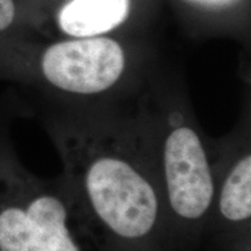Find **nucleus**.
<instances>
[{
	"mask_svg": "<svg viewBox=\"0 0 251 251\" xmlns=\"http://www.w3.org/2000/svg\"><path fill=\"white\" fill-rule=\"evenodd\" d=\"M146 49L129 36L67 37L33 46L24 70L64 103L117 101L150 72Z\"/></svg>",
	"mask_w": 251,
	"mask_h": 251,
	"instance_id": "7ed1b4c3",
	"label": "nucleus"
},
{
	"mask_svg": "<svg viewBox=\"0 0 251 251\" xmlns=\"http://www.w3.org/2000/svg\"><path fill=\"white\" fill-rule=\"evenodd\" d=\"M126 99L65 103L49 119L48 130L84 231L136 246L166 234V221L155 171Z\"/></svg>",
	"mask_w": 251,
	"mask_h": 251,
	"instance_id": "f257e3e1",
	"label": "nucleus"
},
{
	"mask_svg": "<svg viewBox=\"0 0 251 251\" xmlns=\"http://www.w3.org/2000/svg\"><path fill=\"white\" fill-rule=\"evenodd\" d=\"M23 28L46 39L128 36L153 0H18Z\"/></svg>",
	"mask_w": 251,
	"mask_h": 251,
	"instance_id": "39448f33",
	"label": "nucleus"
},
{
	"mask_svg": "<svg viewBox=\"0 0 251 251\" xmlns=\"http://www.w3.org/2000/svg\"><path fill=\"white\" fill-rule=\"evenodd\" d=\"M23 28L18 0H0V37Z\"/></svg>",
	"mask_w": 251,
	"mask_h": 251,
	"instance_id": "6e6552de",
	"label": "nucleus"
},
{
	"mask_svg": "<svg viewBox=\"0 0 251 251\" xmlns=\"http://www.w3.org/2000/svg\"><path fill=\"white\" fill-rule=\"evenodd\" d=\"M251 121L244 105L230 134L214 140L215 188L209 226L248 231L251 221Z\"/></svg>",
	"mask_w": 251,
	"mask_h": 251,
	"instance_id": "423d86ee",
	"label": "nucleus"
},
{
	"mask_svg": "<svg viewBox=\"0 0 251 251\" xmlns=\"http://www.w3.org/2000/svg\"><path fill=\"white\" fill-rule=\"evenodd\" d=\"M0 163V251H80L84 230L62 180L43 183Z\"/></svg>",
	"mask_w": 251,
	"mask_h": 251,
	"instance_id": "20e7f679",
	"label": "nucleus"
},
{
	"mask_svg": "<svg viewBox=\"0 0 251 251\" xmlns=\"http://www.w3.org/2000/svg\"><path fill=\"white\" fill-rule=\"evenodd\" d=\"M190 33L246 41L250 31L251 0H169Z\"/></svg>",
	"mask_w": 251,
	"mask_h": 251,
	"instance_id": "0eeeda50",
	"label": "nucleus"
},
{
	"mask_svg": "<svg viewBox=\"0 0 251 251\" xmlns=\"http://www.w3.org/2000/svg\"><path fill=\"white\" fill-rule=\"evenodd\" d=\"M129 102L158 183L166 233L208 228L215 188L214 140L203 134L179 87L151 74Z\"/></svg>",
	"mask_w": 251,
	"mask_h": 251,
	"instance_id": "f03ea898",
	"label": "nucleus"
}]
</instances>
